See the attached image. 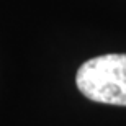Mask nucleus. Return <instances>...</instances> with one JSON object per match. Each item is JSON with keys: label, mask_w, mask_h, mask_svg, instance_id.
Masks as SVG:
<instances>
[{"label": "nucleus", "mask_w": 126, "mask_h": 126, "mask_svg": "<svg viewBox=\"0 0 126 126\" xmlns=\"http://www.w3.org/2000/svg\"><path fill=\"white\" fill-rule=\"evenodd\" d=\"M75 84L92 102L126 107V54H103L79 67Z\"/></svg>", "instance_id": "1"}]
</instances>
